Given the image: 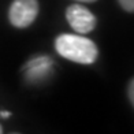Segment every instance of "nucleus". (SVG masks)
<instances>
[{
	"instance_id": "obj_8",
	"label": "nucleus",
	"mask_w": 134,
	"mask_h": 134,
	"mask_svg": "<svg viewBox=\"0 0 134 134\" xmlns=\"http://www.w3.org/2000/svg\"><path fill=\"white\" fill-rule=\"evenodd\" d=\"M77 2H82V3H92V2H96V0H77Z\"/></svg>"
},
{
	"instance_id": "obj_2",
	"label": "nucleus",
	"mask_w": 134,
	"mask_h": 134,
	"mask_svg": "<svg viewBox=\"0 0 134 134\" xmlns=\"http://www.w3.org/2000/svg\"><path fill=\"white\" fill-rule=\"evenodd\" d=\"M38 8L37 0H14L8 10L11 25L18 29L30 26L38 15Z\"/></svg>"
},
{
	"instance_id": "obj_3",
	"label": "nucleus",
	"mask_w": 134,
	"mask_h": 134,
	"mask_svg": "<svg viewBox=\"0 0 134 134\" xmlns=\"http://www.w3.org/2000/svg\"><path fill=\"white\" fill-rule=\"evenodd\" d=\"M53 71V62L49 56L37 55L23 66V75L29 83H38L51 77Z\"/></svg>"
},
{
	"instance_id": "obj_9",
	"label": "nucleus",
	"mask_w": 134,
	"mask_h": 134,
	"mask_svg": "<svg viewBox=\"0 0 134 134\" xmlns=\"http://www.w3.org/2000/svg\"><path fill=\"white\" fill-rule=\"evenodd\" d=\"M3 133V127H2V125H0V134Z\"/></svg>"
},
{
	"instance_id": "obj_7",
	"label": "nucleus",
	"mask_w": 134,
	"mask_h": 134,
	"mask_svg": "<svg viewBox=\"0 0 134 134\" xmlns=\"http://www.w3.org/2000/svg\"><path fill=\"white\" fill-rule=\"evenodd\" d=\"M11 116V112L10 111H0V118H3V119H7Z\"/></svg>"
},
{
	"instance_id": "obj_4",
	"label": "nucleus",
	"mask_w": 134,
	"mask_h": 134,
	"mask_svg": "<svg viewBox=\"0 0 134 134\" xmlns=\"http://www.w3.org/2000/svg\"><path fill=\"white\" fill-rule=\"evenodd\" d=\"M66 18L77 33L86 34L96 27V16L81 4H71L66 11Z\"/></svg>"
},
{
	"instance_id": "obj_1",
	"label": "nucleus",
	"mask_w": 134,
	"mask_h": 134,
	"mask_svg": "<svg viewBox=\"0 0 134 134\" xmlns=\"http://www.w3.org/2000/svg\"><path fill=\"white\" fill-rule=\"evenodd\" d=\"M56 52L67 60L80 64H92L99 56L96 44L86 37L78 34H60L55 40Z\"/></svg>"
},
{
	"instance_id": "obj_5",
	"label": "nucleus",
	"mask_w": 134,
	"mask_h": 134,
	"mask_svg": "<svg viewBox=\"0 0 134 134\" xmlns=\"http://www.w3.org/2000/svg\"><path fill=\"white\" fill-rule=\"evenodd\" d=\"M120 7L127 13H134V0H118Z\"/></svg>"
},
{
	"instance_id": "obj_6",
	"label": "nucleus",
	"mask_w": 134,
	"mask_h": 134,
	"mask_svg": "<svg viewBox=\"0 0 134 134\" xmlns=\"http://www.w3.org/2000/svg\"><path fill=\"white\" fill-rule=\"evenodd\" d=\"M127 94H129V100H130V103L133 104V107H134V78L130 81V83H129V88H127Z\"/></svg>"
}]
</instances>
